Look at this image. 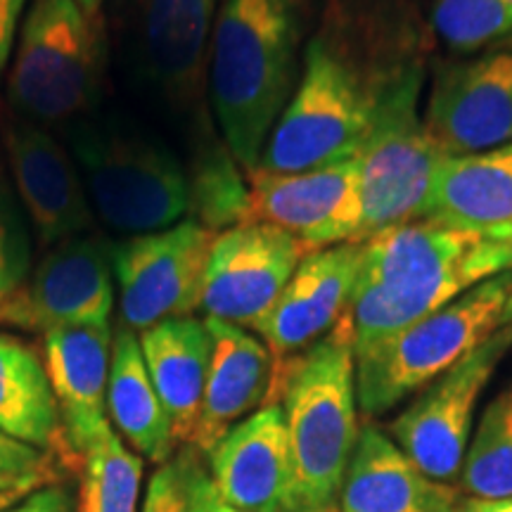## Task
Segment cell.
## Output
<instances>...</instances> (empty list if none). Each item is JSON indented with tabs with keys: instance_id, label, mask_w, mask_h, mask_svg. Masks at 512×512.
I'll list each match as a JSON object with an SVG mask.
<instances>
[{
	"instance_id": "5bb4252c",
	"label": "cell",
	"mask_w": 512,
	"mask_h": 512,
	"mask_svg": "<svg viewBox=\"0 0 512 512\" xmlns=\"http://www.w3.org/2000/svg\"><path fill=\"white\" fill-rule=\"evenodd\" d=\"M425 126L451 157L512 143V53H489L439 69Z\"/></svg>"
},
{
	"instance_id": "4316f807",
	"label": "cell",
	"mask_w": 512,
	"mask_h": 512,
	"mask_svg": "<svg viewBox=\"0 0 512 512\" xmlns=\"http://www.w3.org/2000/svg\"><path fill=\"white\" fill-rule=\"evenodd\" d=\"M460 482L475 498L512 496V380L484 408L467 446Z\"/></svg>"
},
{
	"instance_id": "30bf717a",
	"label": "cell",
	"mask_w": 512,
	"mask_h": 512,
	"mask_svg": "<svg viewBox=\"0 0 512 512\" xmlns=\"http://www.w3.org/2000/svg\"><path fill=\"white\" fill-rule=\"evenodd\" d=\"M512 347V332L501 328L467 354L389 425L396 446L434 482H453L463 470L475 425V408L498 363Z\"/></svg>"
},
{
	"instance_id": "603a6c76",
	"label": "cell",
	"mask_w": 512,
	"mask_h": 512,
	"mask_svg": "<svg viewBox=\"0 0 512 512\" xmlns=\"http://www.w3.org/2000/svg\"><path fill=\"white\" fill-rule=\"evenodd\" d=\"M147 373L171 418L178 444L190 446L207 387L211 332L207 320L185 316L140 332Z\"/></svg>"
},
{
	"instance_id": "7a4b0ae2",
	"label": "cell",
	"mask_w": 512,
	"mask_h": 512,
	"mask_svg": "<svg viewBox=\"0 0 512 512\" xmlns=\"http://www.w3.org/2000/svg\"><path fill=\"white\" fill-rule=\"evenodd\" d=\"M299 17L294 0H223L209 43L207 83L230 155L259 166L275 121L297 88Z\"/></svg>"
},
{
	"instance_id": "9a60e30c",
	"label": "cell",
	"mask_w": 512,
	"mask_h": 512,
	"mask_svg": "<svg viewBox=\"0 0 512 512\" xmlns=\"http://www.w3.org/2000/svg\"><path fill=\"white\" fill-rule=\"evenodd\" d=\"M216 12L219 0H133V60L150 88L176 107L202 95Z\"/></svg>"
},
{
	"instance_id": "3957f363",
	"label": "cell",
	"mask_w": 512,
	"mask_h": 512,
	"mask_svg": "<svg viewBox=\"0 0 512 512\" xmlns=\"http://www.w3.org/2000/svg\"><path fill=\"white\" fill-rule=\"evenodd\" d=\"M268 403H280L290 437V512H339V489L361 434L354 342L344 316L313 347L275 361Z\"/></svg>"
},
{
	"instance_id": "ac0fdd59",
	"label": "cell",
	"mask_w": 512,
	"mask_h": 512,
	"mask_svg": "<svg viewBox=\"0 0 512 512\" xmlns=\"http://www.w3.org/2000/svg\"><path fill=\"white\" fill-rule=\"evenodd\" d=\"M114 335L112 325H72L43 335V366L60 408L64 446L76 470L95 437L110 425V387Z\"/></svg>"
},
{
	"instance_id": "ba28073f",
	"label": "cell",
	"mask_w": 512,
	"mask_h": 512,
	"mask_svg": "<svg viewBox=\"0 0 512 512\" xmlns=\"http://www.w3.org/2000/svg\"><path fill=\"white\" fill-rule=\"evenodd\" d=\"M72 157L95 214L126 235L166 230L192 207L190 176L169 147L121 126L79 124Z\"/></svg>"
},
{
	"instance_id": "9c48e42d",
	"label": "cell",
	"mask_w": 512,
	"mask_h": 512,
	"mask_svg": "<svg viewBox=\"0 0 512 512\" xmlns=\"http://www.w3.org/2000/svg\"><path fill=\"white\" fill-rule=\"evenodd\" d=\"M216 235L200 221H181L112 245L114 283L126 328L143 332L200 309Z\"/></svg>"
},
{
	"instance_id": "836d02e7",
	"label": "cell",
	"mask_w": 512,
	"mask_h": 512,
	"mask_svg": "<svg viewBox=\"0 0 512 512\" xmlns=\"http://www.w3.org/2000/svg\"><path fill=\"white\" fill-rule=\"evenodd\" d=\"M24 0H0V76L8 67L12 46H15L17 22L22 15Z\"/></svg>"
},
{
	"instance_id": "d6986e66",
	"label": "cell",
	"mask_w": 512,
	"mask_h": 512,
	"mask_svg": "<svg viewBox=\"0 0 512 512\" xmlns=\"http://www.w3.org/2000/svg\"><path fill=\"white\" fill-rule=\"evenodd\" d=\"M207 456L211 484L233 508L290 512L292 453L280 403L238 422Z\"/></svg>"
},
{
	"instance_id": "e575fe53",
	"label": "cell",
	"mask_w": 512,
	"mask_h": 512,
	"mask_svg": "<svg viewBox=\"0 0 512 512\" xmlns=\"http://www.w3.org/2000/svg\"><path fill=\"white\" fill-rule=\"evenodd\" d=\"M463 512H512L510 498H475L470 496L463 501Z\"/></svg>"
},
{
	"instance_id": "d590c367",
	"label": "cell",
	"mask_w": 512,
	"mask_h": 512,
	"mask_svg": "<svg viewBox=\"0 0 512 512\" xmlns=\"http://www.w3.org/2000/svg\"><path fill=\"white\" fill-rule=\"evenodd\" d=\"M38 486H41V484L34 482V484H22V486H15V489L0 491V510L10 508V505H15L17 501H22L24 496L31 494V491L38 489Z\"/></svg>"
},
{
	"instance_id": "8992f818",
	"label": "cell",
	"mask_w": 512,
	"mask_h": 512,
	"mask_svg": "<svg viewBox=\"0 0 512 512\" xmlns=\"http://www.w3.org/2000/svg\"><path fill=\"white\" fill-rule=\"evenodd\" d=\"M422 86L420 60L396 64L377 79L373 124L358 152L363 197L358 245L384 228L422 219L434 178L451 157L420 119Z\"/></svg>"
},
{
	"instance_id": "4dcf8cb0",
	"label": "cell",
	"mask_w": 512,
	"mask_h": 512,
	"mask_svg": "<svg viewBox=\"0 0 512 512\" xmlns=\"http://www.w3.org/2000/svg\"><path fill=\"white\" fill-rule=\"evenodd\" d=\"M60 467H64V463L53 453H46L41 448H34L0 432V472H5V475L55 472Z\"/></svg>"
},
{
	"instance_id": "e0dca14e",
	"label": "cell",
	"mask_w": 512,
	"mask_h": 512,
	"mask_svg": "<svg viewBox=\"0 0 512 512\" xmlns=\"http://www.w3.org/2000/svg\"><path fill=\"white\" fill-rule=\"evenodd\" d=\"M358 266V242L304 256L278 302L254 328L275 361L302 354L342 320L354 292Z\"/></svg>"
},
{
	"instance_id": "cb8c5ba5",
	"label": "cell",
	"mask_w": 512,
	"mask_h": 512,
	"mask_svg": "<svg viewBox=\"0 0 512 512\" xmlns=\"http://www.w3.org/2000/svg\"><path fill=\"white\" fill-rule=\"evenodd\" d=\"M107 418L119 437L143 460L162 465L174 458L178 439L171 418L147 373L140 339L126 325L114 335Z\"/></svg>"
},
{
	"instance_id": "ffe728a7",
	"label": "cell",
	"mask_w": 512,
	"mask_h": 512,
	"mask_svg": "<svg viewBox=\"0 0 512 512\" xmlns=\"http://www.w3.org/2000/svg\"><path fill=\"white\" fill-rule=\"evenodd\" d=\"M204 320L211 332V361L190 446L209 453L238 422L266 406L275 377V358L264 339L240 325Z\"/></svg>"
},
{
	"instance_id": "484cf974",
	"label": "cell",
	"mask_w": 512,
	"mask_h": 512,
	"mask_svg": "<svg viewBox=\"0 0 512 512\" xmlns=\"http://www.w3.org/2000/svg\"><path fill=\"white\" fill-rule=\"evenodd\" d=\"M145 460L110 425L83 453L76 475V512H138Z\"/></svg>"
},
{
	"instance_id": "f546056e",
	"label": "cell",
	"mask_w": 512,
	"mask_h": 512,
	"mask_svg": "<svg viewBox=\"0 0 512 512\" xmlns=\"http://www.w3.org/2000/svg\"><path fill=\"white\" fill-rule=\"evenodd\" d=\"M200 467V451L192 446H185L181 453H174V458L157 465L147 482L140 512H190L192 479Z\"/></svg>"
},
{
	"instance_id": "277c9868",
	"label": "cell",
	"mask_w": 512,
	"mask_h": 512,
	"mask_svg": "<svg viewBox=\"0 0 512 512\" xmlns=\"http://www.w3.org/2000/svg\"><path fill=\"white\" fill-rule=\"evenodd\" d=\"M377 79L368 81L328 36L306 46L304 72L275 121L256 169L302 174L358 157L375 112Z\"/></svg>"
},
{
	"instance_id": "7c38bea8",
	"label": "cell",
	"mask_w": 512,
	"mask_h": 512,
	"mask_svg": "<svg viewBox=\"0 0 512 512\" xmlns=\"http://www.w3.org/2000/svg\"><path fill=\"white\" fill-rule=\"evenodd\" d=\"M245 221L271 223L294 235L306 252L361 240L363 197L358 157L302 174L247 171Z\"/></svg>"
},
{
	"instance_id": "d6a6232c",
	"label": "cell",
	"mask_w": 512,
	"mask_h": 512,
	"mask_svg": "<svg viewBox=\"0 0 512 512\" xmlns=\"http://www.w3.org/2000/svg\"><path fill=\"white\" fill-rule=\"evenodd\" d=\"M190 512H245V510L233 508V505L223 501L219 491H216L214 484H211L209 472L204 470V467H200L195 479H192Z\"/></svg>"
},
{
	"instance_id": "f1b7e54d",
	"label": "cell",
	"mask_w": 512,
	"mask_h": 512,
	"mask_svg": "<svg viewBox=\"0 0 512 512\" xmlns=\"http://www.w3.org/2000/svg\"><path fill=\"white\" fill-rule=\"evenodd\" d=\"M31 271V238L22 209L0 174V297L22 283Z\"/></svg>"
},
{
	"instance_id": "6da1fadb",
	"label": "cell",
	"mask_w": 512,
	"mask_h": 512,
	"mask_svg": "<svg viewBox=\"0 0 512 512\" xmlns=\"http://www.w3.org/2000/svg\"><path fill=\"white\" fill-rule=\"evenodd\" d=\"M508 271L512 242L486 240L434 219L380 230L361 242V266L344 313L354 356Z\"/></svg>"
},
{
	"instance_id": "74e56055",
	"label": "cell",
	"mask_w": 512,
	"mask_h": 512,
	"mask_svg": "<svg viewBox=\"0 0 512 512\" xmlns=\"http://www.w3.org/2000/svg\"><path fill=\"white\" fill-rule=\"evenodd\" d=\"M503 328H508L512 332V292L508 297V304H505V320H503Z\"/></svg>"
},
{
	"instance_id": "52a82bcc",
	"label": "cell",
	"mask_w": 512,
	"mask_h": 512,
	"mask_svg": "<svg viewBox=\"0 0 512 512\" xmlns=\"http://www.w3.org/2000/svg\"><path fill=\"white\" fill-rule=\"evenodd\" d=\"M105 60L102 15L76 0H34L8 76L12 107L34 124L81 117L100 98Z\"/></svg>"
},
{
	"instance_id": "1f68e13d",
	"label": "cell",
	"mask_w": 512,
	"mask_h": 512,
	"mask_svg": "<svg viewBox=\"0 0 512 512\" xmlns=\"http://www.w3.org/2000/svg\"><path fill=\"white\" fill-rule=\"evenodd\" d=\"M0 512H76V491L67 482H48Z\"/></svg>"
},
{
	"instance_id": "4fadbf2b",
	"label": "cell",
	"mask_w": 512,
	"mask_h": 512,
	"mask_svg": "<svg viewBox=\"0 0 512 512\" xmlns=\"http://www.w3.org/2000/svg\"><path fill=\"white\" fill-rule=\"evenodd\" d=\"M309 254L287 230L249 221L223 230L211 247L200 309L207 318L256 328Z\"/></svg>"
},
{
	"instance_id": "5b68a950",
	"label": "cell",
	"mask_w": 512,
	"mask_h": 512,
	"mask_svg": "<svg viewBox=\"0 0 512 512\" xmlns=\"http://www.w3.org/2000/svg\"><path fill=\"white\" fill-rule=\"evenodd\" d=\"M512 271L484 280L444 309L356 354L358 411L384 415L430 387L503 328Z\"/></svg>"
},
{
	"instance_id": "2e32d148",
	"label": "cell",
	"mask_w": 512,
	"mask_h": 512,
	"mask_svg": "<svg viewBox=\"0 0 512 512\" xmlns=\"http://www.w3.org/2000/svg\"><path fill=\"white\" fill-rule=\"evenodd\" d=\"M5 150L15 188L31 228L43 245L86 235L93 207L72 152L34 121H12L5 128Z\"/></svg>"
},
{
	"instance_id": "8d00e7d4",
	"label": "cell",
	"mask_w": 512,
	"mask_h": 512,
	"mask_svg": "<svg viewBox=\"0 0 512 512\" xmlns=\"http://www.w3.org/2000/svg\"><path fill=\"white\" fill-rule=\"evenodd\" d=\"M76 3H79L83 12H88V15H100L102 3H105V0H76Z\"/></svg>"
},
{
	"instance_id": "8fae6325",
	"label": "cell",
	"mask_w": 512,
	"mask_h": 512,
	"mask_svg": "<svg viewBox=\"0 0 512 512\" xmlns=\"http://www.w3.org/2000/svg\"><path fill=\"white\" fill-rule=\"evenodd\" d=\"M114 297L112 242L95 235L64 240L0 297V328L46 335L72 325L110 323Z\"/></svg>"
},
{
	"instance_id": "83f0119b",
	"label": "cell",
	"mask_w": 512,
	"mask_h": 512,
	"mask_svg": "<svg viewBox=\"0 0 512 512\" xmlns=\"http://www.w3.org/2000/svg\"><path fill=\"white\" fill-rule=\"evenodd\" d=\"M432 27L456 53L512 46L510 0H434Z\"/></svg>"
},
{
	"instance_id": "7402d4cb",
	"label": "cell",
	"mask_w": 512,
	"mask_h": 512,
	"mask_svg": "<svg viewBox=\"0 0 512 512\" xmlns=\"http://www.w3.org/2000/svg\"><path fill=\"white\" fill-rule=\"evenodd\" d=\"M422 219L512 242V143L479 155L448 157L434 178Z\"/></svg>"
},
{
	"instance_id": "d4e9b609",
	"label": "cell",
	"mask_w": 512,
	"mask_h": 512,
	"mask_svg": "<svg viewBox=\"0 0 512 512\" xmlns=\"http://www.w3.org/2000/svg\"><path fill=\"white\" fill-rule=\"evenodd\" d=\"M0 432L53 453L72 470L43 358L31 344L10 335H0Z\"/></svg>"
},
{
	"instance_id": "f35d334b",
	"label": "cell",
	"mask_w": 512,
	"mask_h": 512,
	"mask_svg": "<svg viewBox=\"0 0 512 512\" xmlns=\"http://www.w3.org/2000/svg\"><path fill=\"white\" fill-rule=\"evenodd\" d=\"M510 3H512V0H510Z\"/></svg>"
},
{
	"instance_id": "44dd1931",
	"label": "cell",
	"mask_w": 512,
	"mask_h": 512,
	"mask_svg": "<svg viewBox=\"0 0 512 512\" xmlns=\"http://www.w3.org/2000/svg\"><path fill=\"white\" fill-rule=\"evenodd\" d=\"M339 512H463L460 494L420 472L380 427L366 425L344 472Z\"/></svg>"
}]
</instances>
